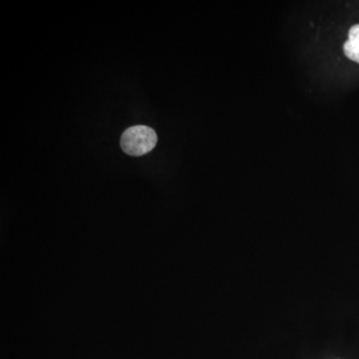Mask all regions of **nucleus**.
<instances>
[{
    "label": "nucleus",
    "mask_w": 359,
    "mask_h": 359,
    "mask_svg": "<svg viewBox=\"0 0 359 359\" xmlns=\"http://www.w3.org/2000/svg\"><path fill=\"white\" fill-rule=\"evenodd\" d=\"M158 137L154 130L145 125L130 127L122 134V150L127 155L140 157L153 150L157 145Z\"/></svg>",
    "instance_id": "nucleus-1"
},
{
    "label": "nucleus",
    "mask_w": 359,
    "mask_h": 359,
    "mask_svg": "<svg viewBox=\"0 0 359 359\" xmlns=\"http://www.w3.org/2000/svg\"><path fill=\"white\" fill-rule=\"evenodd\" d=\"M347 58L359 65V25L353 26L348 32V39L344 45Z\"/></svg>",
    "instance_id": "nucleus-2"
}]
</instances>
